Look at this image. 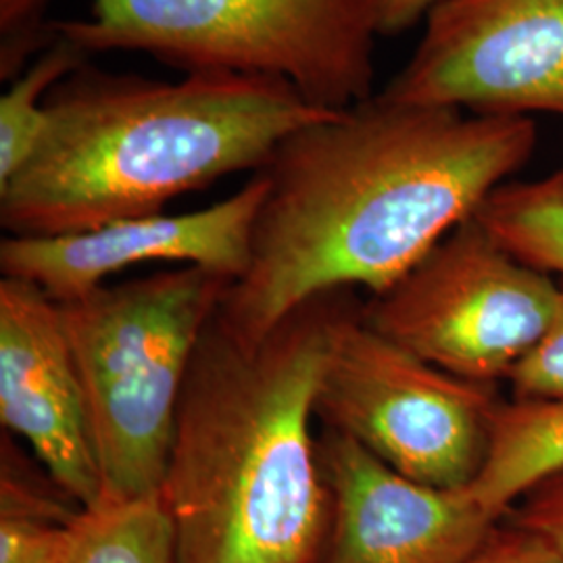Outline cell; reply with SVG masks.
Wrapping results in <instances>:
<instances>
[{
    "label": "cell",
    "mask_w": 563,
    "mask_h": 563,
    "mask_svg": "<svg viewBox=\"0 0 563 563\" xmlns=\"http://www.w3.org/2000/svg\"><path fill=\"white\" fill-rule=\"evenodd\" d=\"M532 118H486L374 95L307 123L257 169L265 180L246 274L218 318L244 341L336 290L380 295L474 218L532 159Z\"/></svg>",
    "instance_id": "obj_1"
},
{
    "label": "cell",
    "mask_w": 563,
    "mask_h": 563,
    "mask_svg": "<svg viewBox=\"0 0 563 563\" xmlns=\"http://www.w3.org/2000/svg\"><path fill=\"white\" fill-rule=\"evenodd\" d=\"M351 290L305 302L262 341L218 318L188 367L159 501L176 563H313L330 516L316 393Z\"/></svg>",
    "instance_id": "obj_2"
},
{
    "label": "cell",
    "mask_w": 563,
    "mask_h": 563,
    "mask_svg": "<svg viewBox=\"0 0 563 563\" xmlns=\"http://www.w3.org/2000/svg\"><path fill=\"white\" fill-rule=\"evenodd\" d=\"M334 113L286 81L146 80L84 65L51 92L36 153L0 186V223L9 236H63L163 213L176 197L260 169L288 134Z\"/></svg>",
    "instance_id": "obj_3"
},
{
    "label": "cell",
    "mask_w": 563,
    "mask_h": 563,
    "mask_svg": "<svg viewBox=\"0 0 563 563\" xmlns=\"http://www.w3.org/2000/svg\"><path fill=\"white\" fill-rule=\"evenodd\" d=\"M230 282L180 265L59 302L101 504L159 499L184 380Z\"/></svg>",
    "instance_id": "obj_4"
},
{
    "label": "cell",
    "mask_w": 563,
    "mask_h": 563,
    "mask_svg": "<svg viewBox=\"0 0 563 563\" xmlns=\"http://www.w3.org/2000/svg\"><path fill=\"white\" fill-rule=\"evenodd\" d=\"M55 30L88 55L136 51L186 76L286 81L325 111L374 97V0H92L90 18Z\"/></svg>",
    "instance_id": "obj_5"
},
{
    "label": "cell",
    "mask_w": 563,
    "mask_h": 563,
    "mask_svg": "<svg viewBox=\"0 0 563 563\" xmlns=\"http://www.w3.org/2000/svg\"><path fill=\"white\" fill-rule=\"evenodd\" d=\"M351 292L332 328L316 418L416 483L457 488L483 472L499 399L423 362L363 320Z\"/></svg>",
    "instance_id": "obj_6"
},
{
    "label": "cell",
    "mask_w": 563,
    "mask_h": 563,
    "mask_svg": "<svg viewBox=\"0 0 563 563\" xmlns=\"http://www.w3.org/2000/svg\"><path fill=\"white\" fill-rule=\"evenodd\" d=\"M560 282L514 257L474 218L362 309L376 332L451 376L507 380L551 322Z\"/></svg>",
    "instance_id": "obj_7"
},
{
    "label": "cell",
    "mask_w": 563,
    "mask_h": 563,
    "mask_svg": "<svg viewBox=\"0 0 563 563\" xmlns=\"http://www.w3.org/2000/svg\"><path fill=\"white\" fill-rule=\"evenodd\" d=\"M386 101L563 118V0H443Z\"/></svg>",
    "instance_id": "obj_8"
},
{
    "label": "cell",
    "mask_w": 563,
    "mask_h": 563,
    "mask_svg": "<svg viewBox=\"0 0 563 563\" xmlns=\"http://www.w3.org/2000/svg\"><path fill=\"white\" fill-rule=\"evenodd\" d=\"M318 441L330 516L313 563H467L504 520L472 484L416 483L328 428Z\"/></svg>",
    "instance_id": "obj_9"
},
{
    "label": "cell",
    "mask_w": 563,
    "mask_h": 563,
    "mask_svg": "<svg viewBox=\"0 0 563 563\" xmlns=\"http://www.w3.org/2000/svg\"><path fill=\"white\" fill-rule=\"evenodd\" d=\"M265 190L255 174L239 192L199 211L130 218L63 236H7L0 242V269L7 278L41 286L57 302L86 297L139 263L195 265L236 282L251 265Z\"/></svg>",
    "instance_id": "obj_10"
},
{
    "label": "cell",
    "mask_w": 563,
    "mask_h": 563,
    "mask_svg": "<svg viewBox=\"0 0 563 563\" xmlns=\"http://www.w3.org/2000/svg\"><path fill=\"white\" fill-rule=\"evenodd\" d=\"M0 420L32 446L80 509L102 501L80 378L60 305L41 286L0 280Z\"/></svg>",
    "instance_id": "obj_11"
},
{
    "label": "cell",
    "mask_w": 563,
    "mask_h": 563,
    "mask_svg": "<svg viewBox=\"0 0 563 563\" xmlns=\"http://www.w3.org/2000/svg\"><path fill=\"white\" fill-rule=\"evenodd\" d=\"M563 465V401H501L490 422L483 472L472 483L490 511L505 518L534 483Z\"/></svg>",
    "instance_id": "obj_12"
},
{
    "label": "cell",
    "mask_w": 563,
    "mask_h": 563,
    "mask_svg": "<svg viewBox=\"0 0 563 563\" xmlns=\"http://www.w3.org/2000/svg\"><path fill=\"white\" fill-rule=\"evenodd\" d=\"M474 220L520 262L563 278V165L541 180L497 186Z\"/></svg>",
    "instance_id": "obj_13"
},
{
    "label": "cell",
    "mask_w": 563,
    "mask_h": 563,
    "mask_svg": "<svg viewBox=\"0 0 563 563\" xmlns=\"http://www.w3.org/2000/svg\"><path fill=\"white\" fill-rule=\"evenodd\" d=\"M88 53L57 32L0 99V186L32 159L46 128V102L60 81L86 65Z\"/></svg>",
    "instance_id": "obj_14"
},
{
    "label": "cell",
    "mask_w": 563,
    "mask_h": 563,
    "mask_svg": "<svg viewBox=\"0 0 563 563\" xmlns=\"http://www.w3.org/2000/svg\"><path fill=\"white\" fill-rule=\"evenodd\" d=\"M69 563H176L169 518L159 499L104 504L76 520Z\"/></svg>",
    "instance_id": "obj_15"
},
{
    "label": "cell",
    "mask_w": 563,
    "mask_h": 563,
    "mask_svg": "<svg viewBox=\"0 0 563 563\" xmlns=\"http://www.w3.org/2000/svg\"><path fill=\"white\" fill-rule=\"evenodd\" d=\"M51 0H0V80L13 81L57 41L55 21H46Z\"/></svg>",
    "instance_id": "obj_16"
},
{
    "label": "cell",
    "mask_w": 563,
    "mask_h": 563,
    "mask_svg": "<svg viewBox=\"0 0 563 563\" xmlns=\"http://www.w3.org/2000/svg\"><path fill=\"white\" fill-rule=\"evenodd\" d=\"M41 478L25 472V462L15 449L2 441V474H0V518L34 520V522L71 523L84 509L63 504Z\"/></svg>",
    "instance_id": "obj_17"
},
{
    "label": "cell",
    "mask_w": 563,
    "mask_h": 563,
    "mask_svg": "<svg viewBox=\"0 0 563 563\" xmlns=\"http://www.w3.org/2000/svg\"><path fill=\"white\" fill-rule=\"evenodd\" d=\"M507 380L518 401H563V278L541 341L523 355Z\"/></svg>",
    "instance_id": "obj_18"
},
{
    "label": "cell",
    "mask_w": 563,
    "mask_h": 563,
    "mask_svg": "<svg viewBox=\"0 0 563 563\" xmlns=\"http://www.w3.org/2000/svg\"><path fill=\"white\" fill-rule=\"evenodd\" d=\"M76 520L51 523L0 518V563H69Z\"/></svg>",
    "instance_id": "obj_19"
},
{
    "label": "cell",
    "mask_w": 563,
    "mask_h": 563,
    "mask_svg": "<svg viewBox=\"0 0 563 563\" xmlns=\"http://www.w3.org/2000/svg\"><path fill=\"white\" fill-rule=\"evenodd\" d=\"M505 518L539 534L563 555V465L532 484Z\"/></svg>",
    "instance_id": "obj_20"
},
{
    "label": "cell",
    "mask_w": 563,
    "mask_h": 563,
    "mask_svg": "<svg viewBox=\"0 0 563 563\" xmlns=\"http://www.w3.org/2000/svg\"><path fill=\"white\" fill-rule=\"evenodd\" d=\"M467 563H563V555L539 534L520 526H497L483 549Z\"/></svg>",
    "instance_id": "obj_21"
},
{
    "label": "cell",
    "mask_w": 563,
    "mask_h": 563,
    "mask_svg": "<svg viewBox=\"0 0 563 563\" xmlns=\"http://www.w3.org/2000/svg\"><path fill=\"white\" fill-rule=\"evenodd\" d=\"M380 36H397L426 20L443 0H374Z\"/></svg>",
    "instance_id": "obj_22"
}]
</instances>
